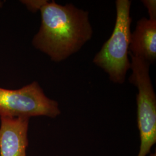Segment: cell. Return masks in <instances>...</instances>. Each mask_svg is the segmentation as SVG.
I'll return each instance as SVG.
<instances>
[{
    "label": "cell",
    "instance_id": "8",
    "mask_svg": "<svg viewBox=\"0 0 156 156\" xmlns=\"http://www.w3.org/2000/svg\"><path fill=\"white\" fill-rule=\"evenodd\" d=\"M144 5L147 9L149 15V19L156 20V0H142Z\"/></svg>",
    "mask_w": 156,
    "mask_h": 156
},
{
    "label": "cell",
    "instance_id": "3",
    "mask_svg": "<svg viewBox=\"0 0 156 156\" xmlns=\"http://www.w3.org/2000/svg\"><path fill=\"white\" fill-rule=\"evenodd\" d=\"M129 55L132 73L128 80L138 89L137 120L140 139L138 156H146L156 142V95L149 74L151 64L141 58Z\"/></svg>",
    "mask_w": 156,
    "mask_h": 156
},
{
    "label": "cell",
    "instance_id": "7",
    "mask_svg": "<svg viewBox=\"0 0 156 156\" xmlns=\"http://www.w3.org/2000/svg\"><path fill=\"white\" fill-rule=\"evenodd\" d=\"M47 0H24L21 1L22 3L27 7L30 11L37 12L48 2Z\"/></svg>",
    "mask_w": 156,
    "mask_h": 156
},
{
    "label": "cell",
    "instance_id": "5",
    "mask_svg": "<svg viewBox=\"0 0 156 156\" xmlns=\"http://www.w3.org/2000/svg\"><path fill=\"white\" fill-rule=\"evenodd\" d=\"M29 120L0 117V156H27Z\"/></svg>",
    "mask_w": 156,
    "mask_h": 156
},
{
    "label": "cell",
    "instance_id": "6",
    "mask_svg": "<svg viewBox=\"0 0 156 156\" xmlns=\"http://www.w3.org/2000/svg\"><path fill=\"white\" fill-rule=\"evenodd\" d=\"M129 51L150 64L156 62V20L144 17L137 22L131 35Z\"/></svg>",
    "mask_w": 156,
    "mask_h": 156
},
{
    "label": "cell",
    "instance_id": "4",
    "mask_svg": "<svg viewBox=\"0 0 156 156\" xmlns=\"http://www.w3.org/2000/svg\"><path fill=\"white\" fill-rule=\"evenodd\" d=\"M60 114L58 103L48 98L37 81L19 89L0 87V117L55 118Z\"/></svg>",
    "mask_w": 156,
    "mask_h": 156
},
{
    "label": "cell",
    "instance_id": "1",
    "mask_svg": "<svg viewBox=\"0 0 156 156\" xmlns=\"http://www.w3.org/2000/svg\"><path fill=\"white\" fill-rule=\"evenodd\" d=\"M40 12L41 24L32 45L53 62L66 60L92 38L93 30L87 11L71 3L62 5L48 1Z\"/></svg>",
    "mask_w": 156,
    "mask_h": 156
},
{
    "label": "cell",
    "instance_id": "10",
    "mask_svg": "<svg viewBox=\"0 0 156 156\" xmlns=\"http://www.w3.org/2000/svg\"><path fill=\"white\" fill-rule=\"evenodd\" d=\"M151 156H156V153H154V154H152V155H151Z\"/></svg>",
    "mask_w": 156,
    "mask_h": 156
},
{
    "label": "cell",
    "instance_id": "9",
    "mask_svg": "<svg viewBox=\"0 0 156 156\" xmlns=\"http://www.w3.org/2000/svg\"><path fill=\"white\" fill-rule=\"evenodd\" d=\"M2 4H3V2L1 1H0V8L2 6Z\"/></svg>",
    "mask_w": 156,
    "mask_h": 156
},
{
    "label": "cell",
    "instance_id": "2",
    "mask_svg": "<svg viewBox=\"0 0 156 156\" xmlns=\"http://www.w3.org/2000/svg\"><path fill=\"white\" fill-rule=\"evenodd\" d=\"M115 4L116 17L113 33L95 55L93 62L108 75L112 82L121 84L125 82L131 68L128 55L131 35V1L116 0Z\"/></svg>",
    "mask_w": 156,
    "mask_h": 156
}]
</instances>
